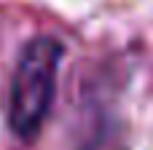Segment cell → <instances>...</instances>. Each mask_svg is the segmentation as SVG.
<instances>
[{"instance_id":"1","label":"cell","mask_w":153,"mask_h":150,"mask_svg":"<svg viewBox=\"0 0 153 150\" xmlns=\"http://www.w3.org/2000/svg\"><path fill=\"white\" fill-rule=\"evenodd\" d=\"M62 43L56 38H32L13 70L8 91V126L19 140L38 137L56 91Z\"/></svg>"}]
</instances>
